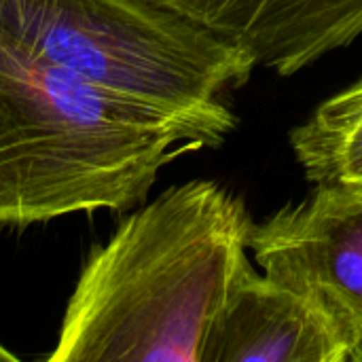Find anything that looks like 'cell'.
<instances>
[{"mask_svg":"<svg viewBox=\"0 0 362 362\" xmlns=\"http://www.w3.org/2000/svg\"><path fill=\"white\" fill-rule=\"evenodd\" d=\"M291 146L312 185L362 187V76L297 125Z\"/></svg>","mask_w":362,"mask_h":362,"instance_id":"obj_7","label":"cell"},{"mask_svg":"<svg viewBox=\"0 0 362 362\" xmlns=\"http://www.w3.org/2000/svg\"><path fill=\"white\" fill-rule=\"evenodd\" d=\"M291 76L362 34V0H148Z\"/></svg>","mask_w":362,"mask_h":362,"instance_id":"obj_5","label":"cell"},{"mask_svg":"<svg viewBox=\"0 0 362 362\" xmlns=\"http://www.w3.org/2000/svg\"><path fill=\"white\" fill-rule=\"evenodd\" d=\"M248 248L265 276L316 299L362 350V187L314 185L252 223Z\"/></svg>","mask_w":362,"mask_h":362,"instance_id":"obj_4","label":"cell"},{"mask_svg":"<svg viewBox=\"0 0 362 362\" xmlns=\"http://www.w3.org/2000/svg\"><path fill=\"white\" fill-rule=\"evenodd\" d=\"M246 202L189 180L125 216L91 248L47 362H204L210 333L252 265Z\"/></svg>","mask_w":362,"mask_h":362,"instance_id":"obj_1","label":"cell"},{"mask_svg":"<svg viewBox=\"0 0 362 362\" xmlns=\"http://www.w3.org/2000/svg\"><path fill=\"white\" fill-rule=\"evenodd\" d=\"M19 361V356L17 354H13L11 350H6V346H2L0 344V362H17Z\"/></svg>","mask_w":362,"mask_h":362,"instance_id":"obj_8","label":"cell"},{"mask_svg":"<svg viewBox=\"0 0 362 362\" xmlns=\"http://www.w3.org/2000/svg\"><path fill=\"white\" fill-rule=\"evenodd\" d=\"M354 341L310 295L250 265L233 286L204 362H352Z\"/></svg>","mask_w":362,"mask_h":362,"instance_id":"obj_6","label":"cell"},{"mask_svg":"<svg viewBox=\"0 0 362 362\" xmlns=\"http://www.w3.org/2000/svg\"><path fill=\"white\" fill-rule=\"evenodd\" d=\"M0 28L42 59L221 146L238 119L227 95L255 59L148 0H0Z\"/></svg>","mask_w":362,"mask_h":362,"instance_id":"obj_3","label":"cell"},{"mask_svg":"<svg viewBox=\"0 0 362 362\" xmlns=\"http://www.w3.org/2000/svg\"><path fill=\"white\" fill-rule=\"evenodd\" d=\"M199 146L170 119L25 49L0 28V225L140 206Z\"/></svg>","mask_w":362,"mask_h":362,"instance_id":"obj_2","label":"cell"}]
</instances>
